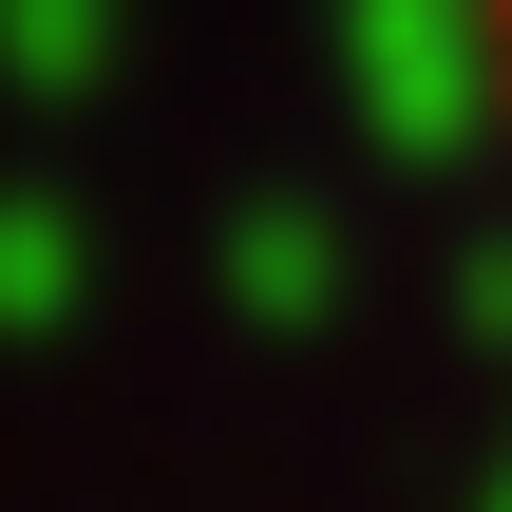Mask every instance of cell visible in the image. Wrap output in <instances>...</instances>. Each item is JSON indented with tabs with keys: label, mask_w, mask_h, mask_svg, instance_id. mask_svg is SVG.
<instances>
[{
	"label": "cell",
	"mask_w": 512,
	"mask_h": 512,
	"mask_svg": "<svg viewBox=\"0 0 512 512\" xmlns=\"http://www.w3.org/2000/svg\"><path fill=\"white\" fill-rule=\"evenodd\" d=\"M475 19V76H494V114H512V0H456Z\"/></svg>",
	"instance_id": "6da1fadb"
}]
</instances>
